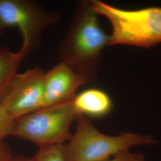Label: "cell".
<instances>
[{
  "label": "cell",
  "mask_w": 161,
  "mask_h": 161,
  "mask_svg": "<svg viewBox=\"0 0 161 161\" xmlns=\"http://www.w3.org/2000/svg\"><path fill=\"white\" fill-rule=\"evenodd\" d=\"M98 16L91 1L77 3L67 34L58 48L60 62L86 83L97 80L102 52L109 46L110 40V35L102 28Z\"/></svg>",
  "instance_id": "cell-1"
},
{
  "label": "cell",
  "mask_w": 161,
  "mask_h": 161,
  "mask_svg": "<svg viewBox=\"0 0 161 161\" xmlns=\"http://www.w3.org/2000/svg\"><path fill=\"white\" fill-rule=\"evenodd\" d=\"M151 136L122 132L112 136L98 131L86 117L76 119L75 132L63 144L66 161H106L131 147L156 144Z\"/></svg>",
  "instance_id": "cell-3"
},
{
  "label": "cell",
  "mask_w": 161,
  "mask_h": 161,
  "mask_svg": "<svg viewBox=\"0 0 161 161\" xmlns=\"http://www.w3.org/2000/svg\"><path fill=\"white\" fill-rule=\"evenodd\" d=\"M106 161H145V157L142 153H131L126 150Z\"/></svg>",
  "instance_id": "cell-12"
},
{
  "label": "cell",
  "mask_w": 161,
  "mask_h": 161,
  "mask_svg": "<svg viewBox=\"0 0 161 161\" xmlns=\"http://www.w3.org/2000/svg\"><path fill=\"white\" fill-rule=\"evenodd\" d=\"M44 74L36 67L12 78L0 104L14 119L43 108Z\"/></svg>",
  "instance_id": "cell-6"
},
{
  "label": "cell",
  "mask_w": 161,
  "mask_h": 161,
  "mask_svg": "<svg viewBox=\"0 0 161 161\" xmlns=\"http://www.w3.org/2000/svg\"><path fill=\"white\" fill-rule=\"evenodd\" d=\"M60 19L34 1L0 0V34L9 28L19 29L23 38L19 51L26 56L40 46L43 32Z\"/></svg>",
  "instance_id": "cell-5"
},
{
  "label": "cell",
  "mask_w": 161,
  "mask_h": 161,
  "mask_svg": "<svg viewBox=\"0 0 161 161\" xmlns=\"http://www.w3.org/2000/svg\"><path fill=\"white\" fill-rule=\"evenodd\" d=\"M25 57L19 50L14 53L4 47L0 46V101Z\"/></svg>",
  "instance_id": "cell-9"
},
{
  "label": "cell",
  "mask_w": 161,
  "mask_h": 161,
  "mask_svg": "<svg viewBox=\"0 0 161 161\" xmlns=\"http://www.w3.org/2000/svg\"><path fill=\"white\" fill-rule=\"evenodd\" d=\"M14 119L0 104V141L11 136Z\"/></svg>",
  "instance_id": "cell-11"
},
{
  "label": "cell",
  "mask_w": 161,
  "mask_h": 161,
  "mask_svg": "<svg viewBox=\"0 0 161 161\" xmlns=\"http://www.w3.org/2000/svg\"><path fill=\"white\" fill-rule=\"evenodd\" d=\"M73 104L80 116L92 118L107 116L113 109V102L109 95L98 88H90L76 94Z\"/></svg>",
  "instance_id": "cell-8"
},
{
  "label": "cell",
  "mask_w": 161,
  "mask_h": 161,
  "mask_svg": "<svg viewBox=\"0 0 161 161\" xmlns=\"http://www.w3.org/2000/svg\"><path fill=\"white\" fill-rule=\"evenodd\" d=\"M11 161H34L32 158H28L23 156H17V157H13Z\"/></svg>",
  "instance_id": "cell-14"
},
{
  "label": "cell",
  "mask_w": 161,
  "mask_h": 161,
  "mask_svg": "<svg viewBox=\"0 0 161 161\" xmlns=\"http://www.w3.org/2000/svg\"><path fill=\"white\" fill-rule=\"evenodd\" d=\"M73 100L14 119L11 136L31 141L38 147L66 143L72 134V124L80 116Z\"/></svg>",
  "instance_id": "cell-4"
},
{
  "label": "cell",
  "mask_w": 161,
  "mask_h": 161,
  "mask_svg": "<svg viewBox=\"0 0 161 161\" xmlns=\"http://www.w3.org/2000/svg\"><path fill=\"white\" fill-rule=\"evenodd\" d=\"M13 157L8 145L3 140L0 141V161H11Z\"/></svg>",
  "instance_id": "cell-13"
},
{
  "label": "cell",
  "mask_w": 161,
  "mask_h": 161,
  "mask_svg": "<svg viewBox=\"0 0 161 161\" xmlns=\"http://www.w3.org/2000/svg\"><path fill=\"white\" fill-rule=\"evenodd\" d=\"M91 1L96 12L106 17L112 25L109 46L149 48L161 43V7L125 10L99 0Z\"/></svg>",
  "instance_id": "cell-2"
},
{
  "label": "cell",
  "mask_w": 161,
  "mask_h": 161,
  "mask_svg": "<svg viewBox=\"0 0 161 161\" xmlns=\"http://www.w3.org/2000/svg\"><path fill=\"white\" fill-rule=\"evenodd\" d=\"M86 80L60 62L45 73L43 108L72 100Z\"/></svg>",
  "instance_id": "cell-7"
},
{
  "label": "cell",
  "mask_w": 161,
  "mask_h": 161,
  "mask_svg": "<svg viewBox=\"0 0 161 161\" xmlns=\"http://www.w3.org/2000/svg\"><path fill=\"white\" fill-rule=\"evenodd\" d=\"M34 161H66L64 155L63 144L38 147Z\"/></svg>",
  "instance_id": "cell-10"
}]
</instances>
